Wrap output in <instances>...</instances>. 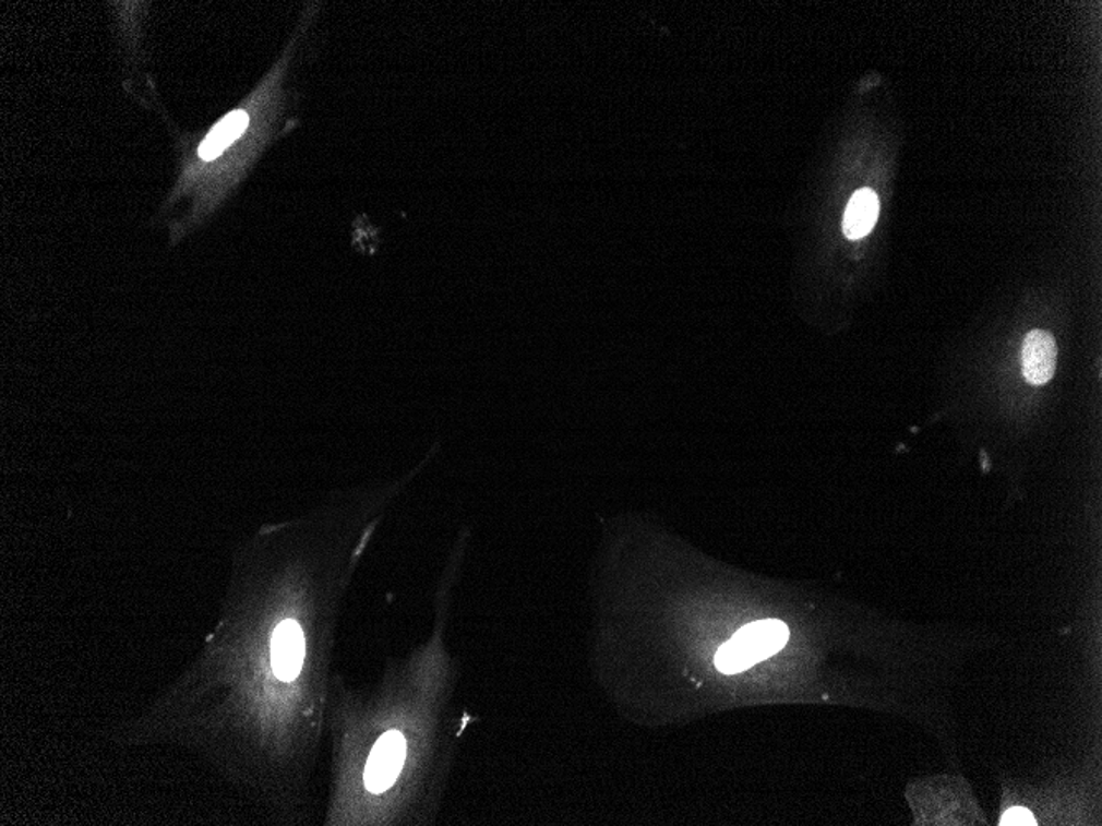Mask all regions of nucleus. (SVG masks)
<instances>
[{"instance_id":"4","label":"nucleus","mask_w":1102,"mask_h":826,"mask_svg":"<svg viewBox=\"0 0 1102 826\" xmlns=\"http://www.w3.org/2000/svg\"><path fill=\"white\" fill-rule=\"evenodd\" d=\"M789 629L781 621H759L741 629L733 641L740 644L754 661L766 660L788 644Z\"/></svg>"},{"instance_id":"2","label":"nucleus","mask_w":1102,"mask_h":826,"mask_svg":"<svg viewBox=\"0 0 1102 826\" xmlns=\"http://www.w3.org/2000/svg\"><path fill=\"white\" fill-rule=\"evenodd\" d=\"M306 641L301 625L296 621H285L274 631L271 642L273 670L283 682H291L298 677L304 663Z\"/></svg>"},{"instance_id":"6","label":"nucleus","mask_w":1102,"mask_h":826,"mask_svg":"<svg viewBox=\"0 0 1102 826\" xmlns=\"http://www.w3.org/2000/svg\"><path fill=\"white\" fill-rule=\"evenodd\" d=\"M248 128V115L244 111H233L225 116L200 144L199 156L206 163L221 156L228 145L233 144Z\"/></svg>"},{"instance_id":"8","label":"nucleus","mask_w":1102,"mask_h":826,"mask_svg":"<svg viewBox=\"0 0 1102 826\" xmlns=\"http://www.w3.org/2000/svg\"><path fill=\"white\" fill-rule=\"evenodd\" d=\"M1035 816L1025 809H1010L1002 816L1001 825H1035Z\"/></svg>"},{"instance_id":"3","label":"nucleus","mask_w":1102,"mask_h":826,"mask_svg":"<svg viewBox=\"0 0 1102 826\" xmlns=\"http://www.w3.org/2000/svg\"><path fill=\"white\" fill-rule=\"evenodd\" d=\"M1058 347L1046 331H1033L1025 337L1021 348V371L1030 385L1042 386L1055 376Z\"/></svg>"},{"instance_id":"1","label":"nucleus","mask_w":1102,"mask_h":826,"mask_svg":"<svg viewBox=\"0 0 1102 826\" xmlns=\"http://www.w3.org/2000/svg\"><path fill=\"white\" fill-rule=\"evenodd\" d=\"M406 761V739L402 732L388 731L373 745L366 767L367 790L383 793L392 789Z\"/></svg>"},{"instance_id":"5","label":"nucleus","mask_w":1102,"mask_h":826,"mask_svg":"<svg viewBox=\"0 0 1102 826\" xmlns=\"http://www.w3.org/2000/svg\"><path fill=\"white\" fill-rule=\"evenodd\" d=\"M879 215V200L873 190L853 193L843 216V234L849 240H860L872 234Z\"/></svg>"},{"instance_id":"7","label":"nucleus","mask_w":1102,"mask_h":826,"mask_svg":"<svg viewBox=\"0 0 1102 826\" xmlns=\"http://www.w3.org/2000/svg\"><path fill=\"white\" fill-rule=\"evenodd\" d=\"M754 663L756 661L753 660V657L740 644H736L733 638L728 644H724L718 650L717 657H715V665H717L718 670L727 674L740 673V671L753 667Z\"/></svg>"}]
</instances>
